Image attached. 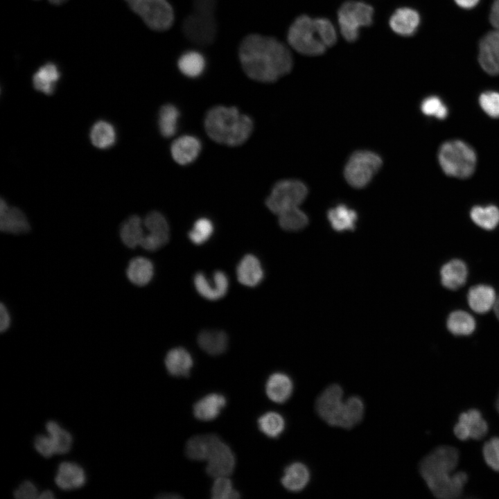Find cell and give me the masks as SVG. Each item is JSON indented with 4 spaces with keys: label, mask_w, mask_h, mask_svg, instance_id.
I'll return each instance as SVG.
<instances>
[{
    "label": "cell",
    "mask_w": 499,
    "mask_h": 499,
    "mask_svg": "<svg viewBox=\"0 0 499 499\" xmlns=\"http://www.w3.org/2000/svg\"><path fill=\"white\" fill-rule=\"evenodd\" d=\"M239 59L246 75L258 82H272L292 67L288 49L275 38L259 34L247 35L239 47Z\"/></svg>",
    "instance_id": "cell-1"
},
{
    "label": "cell",
    "mask_w": 499,
    "mask_h": 499,
    "mask_svg": "<svg viewBox=\"0 0 499 499\" xmlns=\"http://www.w3.org/2000/svg\"><path fill=\"white\" fill-rule=\"evenodd\" d=\"M459 459L457 448L444 445L434 449L421 461V475L436 498L454 499L462 495L468 475L464 471H455Z\"/></svg>",
    "instance_id": "cell-2"
},
{
    "label": "cell",
    "mask_w": 499,
    "mask_h": 499,
    "mask_svg": "<svg viewBox=\"0 0 499 499\" xmlns=\"http://www.w3.org/2000/svg\"><path fill=\"white\" fill-rule=\"evenodd\" d=\"M252 119L235 107L216 106L205 116L204 128L214 141L230 146L244 143L253 130Z\"/></svg>",
    "instance_id": "cell-3"
},
{
    "label": "cell",
    "mask_w": 499,
    "mask_h": 499,
    "mask_svg": "<svg viewBox=\"0 0 499 499\" xmlns=\"http://www.w3.org/2000/svg\"><path fill=\"white\" fill-rule=\"evenodd\" d=\"M438 159L445 174L460 179L471 176L477 162L474 150L460 140L444 142L439 148Z\"/></svg>",
    "instance_id": "cell-4"
},
{
    "label": "cell",
    "mask_w": 499,
    "mask_h": 499,
    "mask_svg": "<svg viewBox=\"0 0 499 499\" xmlns=\"http://www.w3.org/2000/svg\"><path fill=\"white\" fill-rule=\"evenodd\" d=\"M216 0H193V12L184 23V31L192 42L206 45L211 43L216 35L214 17Z\"/></svg>",
    "instance_id": "cell-5"
},
{
    "label": "cell",
    "mask_w": 499,
    "mask_h": 499,
    "mask_svg": "<svg viewBox=\"0 0 499 499\" xmlns=\"http://www.w3.org/2000/svg\"><path fill=\"white\" fill-rule=\"evenodd\" d=\"M288 42L296 51L306 55H319L326 49L317 34L314 19L307 15L298 17L292 24Z\"/></svg>",
    "instance_id": "cell-6"
},
{
    "label": "cell",
    "mask_w": 499,
    "mask_h": 499,
    "mask_svg": "<svg viewBox=\"0 0 499 499\" xmlns=\"http://www.w3.org/2000/svg\"><path fill=\"white\" fill-rule=\"evenodd\" d=\"M308 195L306 186L297 180H283L277 182L265 204L270 211L276 215L299 207Z\"/></svg>",
    "instance_id": "cell-7"
},
{
    "label": "cell",
    "mask_w": 499,
    "mask_h": 499,
    "mask_svg": "<svg viewBox=\"0 0 499 499\" xmlns=\"http://www.w3.org/2000/svg\"><path fill=\"white\" fill-rule=\"evenodd\" d=\"M374 10L362 1H349L344 3L338 12V19L342 35L348 42L356 40L359 29L371 24Z\"/></svg>",
    "instance_id": "cell-8"
},
{
    "label": "cell",
    "mask_w": 499,
    "mask_h": 499,
    "mask_svg": "<svg viewBox=\"0 0 499 499\" xmlns=\"http://www.w3.org/2000/svg\"><path fill=\"white\" fill-rule=\"evenodd\" d=\"M382 166V159L369 150L355 152L349 159L344 170L349 185L356 189L366 186Z\"/></svg>",
    "instance_id": "cell-9"
},
{
    "label": "cell",
    "mask_w": 499,
    "mask_h": 499,
    "mask_svg": "<svg viewBox=\"0 0 499 499\" xmlns=\"http://www.w3.org/2000/svg\"><path fill=\"white\" fill-rule=\"evenodd\" d=\"M129 6L151 29L163 31L168 29L174 21V12L167 0L148 2L127 1Z\"/></svg>",
    "instance_id": "cell-10"
},
{
    "label": "cell",
    "mask_w": 499,
    "mask_h": 499,
    "mask_svg": "<svg viewBox=\"0 0 499 499\" xmlns=\"http://www.w3.org/2000/svg\"><path fill=\"white\" fill-rule=\"evenodd\" d=\"M343 394L339 385L332 384L316 400L315 409L318 416L331 426L343 428L346 408Z\"/></svg>",
    "instance_id": "cell-11"
},
{
    "label": "cell",
    "mask_w": 499,
    "mask_h": 499,
    "mask_svg": "<svg viewBox=\"0 0 499 499\" xmlns=\"http://www.w3.org/2000/svg\"><path fill=\"white\" fill-rule=\"evenodd\" d=\"M453 432L456 437L462 441L469 439L479 440L487 435L488 424L480 410L470 409L459 414Z\"/></svg>",
    "instance_id": "cell-12"
},
{
    "label": "cell",
    "mask_w": 499,
    "mask_h": 499,
    "mask_svg": "<svg viewBox=\"0 0 499 499\" xmlns=\"http://www.w3.org/2000/svg\"><path fill=\"white\" fill-rule=\"evenodd\" d=\"M207 462V473L214 478L231 475L236 463L232 450L221 439L211 451Z\"/></svg>",
    "instance_id": "cell-13"
},
{
    "label": "cell",
    "mask_w": 499,
    "mask_h": 499,
    "mask_svg": "<svg viewBox=\"0 0 499 499\" xmlns=\"http://www.w3.org/2000/svg\"><path fill=\"white\" fill-rule=\"evenodd\" d=\"M193 283L198 292L209 300L221 299L229 288L228 277L222 271H216L211 279L202 272H198L194 277Z\"/></svg>",
    "instance_id": "cell-14"
},
{
    "label": "cell",
    "mask_w": 499,
    "mask_h": 499,
    "mask_svg": "<svg viewBox=\"0 0 499 499\" xmlns=\"http://www.w3.org/2000/svg\"><path fill=\"white\" fill-rule=\"evenodd\" d=\"M478 60L485 72L491 76L499 74V30L487 33L481 40Z\"/></svg>",
    "instance_id": "cell-15"
},
{
    "label": "cell",
    "mask_w": 499,
    "mask_h": 499,
    "mask_svg": "<svg viewBox=\"0 0 499 499\" xmlns=\"http://www.w3.org/2000/svg\"><path fill=\"white\" fill-rule=\"evenodd\" d=\"M30 225L24 212L19 209L10 207L3 199L0 202V229L3 232L22 234L30 230Z\"/></svg>",
    "instance_id": "cell-16"
},
{
    "label": "cell",
    "mask_w": 499,
    "mask_h": 499,
    "mask_svg": "<svg viewBox=\"0 0 499 499\" xmlns=\"http://www.w3.org/2000/svg\"><path fill=\"white\" fill-rule=\"evenodd\" d=\"M55 482L61 489L69 491L81 488L86 482L82 467L71 462H63L58 466Z\"/></svg>",
    "instance_id": "cell-17"
},
{
    "label": "cell",
    "mask_w": 499,
    "mask_h": 499,
    "mask_svg": "<svg viewBox=\"0 0 499 499\" xmlns=\"http://www.w3.org/2000/svg\"><path fill=\"white\" fill-rule=\"evenodd\" d=\"M201 146L200 140L195 137L191 135L180 137L171 145L172 157L177 164L187 165L198 157Z\"/></svg>",
    "instance_id": "cell-18"
},
{
    "label": "cell",
    "mask_w": 499,
    "mask_h": 499,
    "mask_svg": "<svg viewBox=\"0 0 499 499\" xmlns=\"http://www.w3.org/2000/svg\"><path fill=\"white\" fill-rule=\"evenodd\" d=\"M236 275L241 284L254 287L262 281L264 272L259 259L252 254H247L240 261Z\"/></svg>",
    "instance_id": "cell-19"
},
{
    "label": "cell",
    "mask_w": 499,
    "mask_h": 499,
    "mask_svg": "<svg viewBox=\"0 0 499 499\" xmlns=\"http://www.w3.org/2000/svg\"><path fill=\"white\" fill-rule=\"evenodd\" d=\"M420 24L418 12L410 8H400L389 19V26L396 33L402 36L413 35Z\"/></svg>",
    "instance_id": "cell-20"
},
{
    "label": "cell",
    "mask_w": 499,
    "mask_h": 499,
    "mask_svg": "<svg viewBox=\"0 0 499 499\" xmlns=\"http://www.w3.org/2000/svg\"><path fill=\"white\" fill-rule=\"evenodd\" d=\"M468 275L466 263L455 259L446 263L440 270L441 283L448 290H455L464 285Z\"/></svg>",
    "instance_id": "cell-21"
},
{
    "label": "cell",
    "mask_w": 499,
    "mask_h": 499,
    "mask_svg": "<svg viewBox=\"0 0 499 499\" xmlns=\"http://www.w3.org/2000/svg\"><path fill=\"white\" fill-rule=\"evenodd\" d=\"M292 392V380L284 373H273L267 380L265 392L268 398L274 403H285L290 399Z\"/></svg>",
    "instance_id": "cell-22"
},
{
    "label": "cell",
    "mask_w": 499,
    "mask_h": 499,
    "mask_svg": "<svg viewBox=\"0 0 499 499\" xmlns=\"http://www.w3.org/2000/svg\"><path fill=\"white\" fill-rule=\"evenodd\" d=\"M496 298L494 288L485 284L473 286L467 293L469 307L479 314L487 313L493 308Z\"/></svg>",
    "instance_id": "cell-23"
},
{
    "label": "cell",
    "mask_w": 499,
    "mask_h": 499,
    "mask_svg": "<svg viewBox=\"0 0 499 499\" xmlns=\"http://www.w3.org/2000/svg\"><path fill=\"white\" fill-rule=\"evenodd\" d=\"M220 441V437L215 434L195 435L186 442V455L193 460L207 461L211 451Z\"/></svg>",
    "instance_id": "cell-24"
},
{
    "label": "cell",
    "mask_w": 499,
    "mask_h": 499,
    "mask_svg": "<svg viewBox=\"0 0 499 499\" xmlns=\"http://www.w3.org/2000/svg\"><path fill=\"white\" fill-rule=\"evenodd\" d=\"M226 405L225 397L211 393L201 398L193 405V414L198 420L209 421L215 419Z\"/></svg>",
    "instance_id": "cell-25"
},
{
    "label": "cell",
    "mask_w": 499,
    "mask_h": 499,
    "mask_svg": "<svg viewBox=\"0 0 499 499\" xmlns=\"http://www.w3.org/2000/svg\"><path fill=\"white\" fill-rule=\"evenodd\" d=\"M164 362L168 372L176 377H188L193 363L190 353L183 347L170 349Z\"/></svg>",
    "instance_id": "cell-26"
},
{
    "label": "cell",
    "mask_w": 499,
    "mask_h": 499,
    "mask_svg": "<svg viewBox=\"0 0 499 499\" xmlns=\"http://www.w3.org/2000/svg\"><path fill=\"white\" fill-rule=\"evenodd\" d=\"M308 468L301 462H293L284 469L281 482L283 487L292 492L303 490L310 481Z\"/></svg>",
    "instance_id": "cell-27"
},
{
    "label": "cell",
    "mask_w": 499,
    "mask_h": 499,
    "mask_svg": "<svg viewBox=\"0 0 499 499\" xmlns=\"http://www.w3.org/2000/svg\"><path fill=\"white\" fill-rule=\"evenodd\" d=\"M327 219L337 232L353 231L358 220L356 211L345 204H338L327 212Z\"/></svg>",
    "instance_id": "cell-28"
},
{
    "label": "cell",
    "mask_w": 499,
    "mask_h": 499,
    "mask_svg": "<svg viewBox=\"0 0 499 499\" xmlns=\"http://www.w3.org/2000/svg\"><path fill=\"white\" fill-rule=\"evenodd\" d=\"M60 71L53 62H47L40 67L33 76L34 88L45 94H52L60 78Z\"/></svg>",
    "instance_id": "cell-29"
},
{
    "label": "cell",
    "mask_w": 499,
    "mask_h": 499,
    "mask_svg": "<svg viewBox=\"0 0 499 499\" xmlns=\"http://www.w3.org/2000/svg\"><path fill=\"white\" fill-rule=\"evenodd\" d=\"M126 275L133 284L138 286H146L153 277L154 265L150 260L145 257H135L129 262Z\"/></svg>",
    "instance_id": "cell-30"
},
{
    "label": "cell",
    "mask_w": 499,
    "mask_h": 499,
    "mask_svg": "<svg viewBox=\"0 0 499 499\" xmlns=\"http://www.w3.org/2000/svg\"><path fill=\"white\" fill-rule=\"evenodd\" d=\"M200 347L209 355L217 356L224 353L228 345L227 335L222 331L204 330L198 337Z\"/></svg>",
    "instance_id": "cell-31"
},
{
    "label": "cell",
    "mask_w": 499,
    "mask_h": 499,
    "mask_svg": "<svg viewBox=\"0 0 499 499\" xmlns=\"http://www.w3.org/2000/svg\"><path fill=\"white\" fill-rule=\"evenodd\" d=\"M143 222L138 216L129 217L121 226L119 235L123 243L129 248H135L140 245L145 236L143 229Z\"/></svg>",
    "instance_id": "cell-32"
},
{
    "label": "cell",
    "mask_w": 499,
    "mask_h": 499,
    "mask_svg": "<svg viewBox=\"0 0 499 499\" xmlns=\"http://www.w3.org/2000/svg\"><path fill=\"white\" fill-rule=\"evenodd\" d=\"M448 330L454 335H471L475 329L476 324L473 317L469 313L457 310L450 313L446 320Z\"/></svg>",
    "instance_id": "cell-33"
},
{
    "label": "cell",
    "mask_w": 499,
    "mask_h": 499,
    "mask_svg": "<svg viewBox=\"0 0 499 499\" xmlns=\"http://www.w3.org/2000/svg\"><path fill=\"white\" fill-rule=\"evenodd\" d=\"M90 139L92 144L98 148H110L116 142V130L114 127L107 121H97L91 129Z\"/></svg>",
    "instance_id": "cell-34"
},
{
    "label": "cell",
    "mask_w": 499,
    "mask_h": 499,
    "mask_svg": "<svg viewBox=\"0 0 499 499\" xmlns=\"http://www.w3.org/2000/svg\"><path fill=\"white\" fill-rule=\"evenodd\" d=\"M205 59L199 52L190 51L183 53L177 61L180 72L189 78L200 76L205 68Z\"/></svg>",
    "instance_id": "cell-35"
},
{
    "label": "cell",
    "mask_w": 499,
    "mask_h": 499,
    "mask_svg": "<svg viewBox=\"0 0 499 499\" xmlns=\"http://www.w3.org/2000/svg\"><path fill=\"white\" fill-rule=\"evenodd\" d=\"M470 216L475 225L486 230H492L499 224V209L495 205L475 206Z\"/></svg>",
    "instance_id": "cell-36"
},
{
    "label": "cell",
    "mask_w": 499,
    "mask_h": 499,
    "mask_svg": "<svg viewBox=\"0 0 499 499\" xmlns=\"http://www.w3.org/2000/svg\"><path fill=\"white\" fill-rule=\"evenodd\" d=\"M46 430L53 441L55 454H64L71 450L73 438L69 432L62 428L55 421H48L46 424Z\"/></svg>",
    "instance_id": "cell-37"
},
{
    "label": "cell",
    "mask_w": 499,
    "mask_h": 499,
    "mask_svg": "<svg viewBox=\"0 0 499 499\" xmlns=\"http://www.w3.org/2000/svg\"><path fill=\"white\" fill-rule=\"evenodd\" d=\"M180 111L172 104L163 105L159 112L158 125L161 134L164 137L173 136L177 130Z\"/></svg>",
    "instance_id": "cell-38"
},
{
    "label": "cell",
    "mask_w": 499,
    "mask_h": 499,
    "mask_svg": "<svg viewBox=\"0 0 499 499\" xmlns=\"http://www.w3.org/2000/svg\"><path fill=\"white\" fill-rule=\"evenodd\" d=\"M277 216L279 226L287 231L301 230L309 222L307 215L299 207L285 211Z\"/></svg>",
    "instance_id": "cell-39"
},
{
    "label": "cell",
    "mask_w": 499,
    "mask_h": 499,
    "mask_svg": "<svg viewBox=\"0 0 499 499\" xmlns=\"http://www.w3.org/2000/svg\"><path fill=\"white\" fill-rule=\"evenodd\" d=\"M259 430L270 438L278 437L285 428L283 417L278 412L270 411L262 414L257 421Z\"/></svg>",
    "instance_id": "cell-40"
},
{
    "label": "cell",
    "mask_w": 499,
    "mask_h": 499,
    "mask_svg": "<svg viewBox=\"0 0 499 499\" xmlns=\"http://www.w3.org/2000/svg\"><path fill=\"white\" fill-rule=\"evenodd\" d=\"M345 405L343 428L351 429L362 421L365 405L362 400L357 396H351L347 399Z\"/></svg>",
    "instance_id": "cell-41"
},
{
    "label": "cell",
    "mask_w": 499,
    "mask_h": 499,
    "mask_svg": "<svg viewBox=\"0 0 499 499\" xmlns=\"http://www.w3.org/2000/svg\"><path fill=\"white\" fill-rule=\"evenodd\" d=\"M143 225L148 233L169 240V225L164 216L159 211L150 212L143 220Z\"/></svg>",
    "instance_id": "cell-42"
},
{
    "label": "cell",
    "mask_w": 499,
    "mask_h": 499,
    "mask_svg": "<svg viewBox=\"0 0 499 499\" xmlns=\"http://www.w3.org/2000/svg\"><path fill=\"white\" fill-rule=\"evenodd\" d=\"M213 232L212 222L207 218H200L194 222L189 238L193 244L202 245L210 238Z\"/></svg>",
    "instance_id": "cell-43"
},
{
    "label": "cell",
    "mask_w": 499,
    "mask_h": 499,
    "mask_svg": "<svg viewBox=\"0 0 499 499\" xmlns=\"http://www.w3.org/2000/svg\"><path fill=\"white\" fill-rule=\"evenodd\" d=\"M211 492V498L213 499H236L240 498L239 493L233 488L232 482L228 476L215 478Z\"/></svg>",
    "instance_id": "cell-44"
},
{
    "label": "cell",
    "mask_w": 499,
    "mask_h": 499,
    "mask_svg": "<svg viewBox=\"0 0 499 499\" xmlns=\"http://www.w3.org/2000/svg\"><path fill=\"white\" fill-rule=\"evenodd\" d=\"M422 112L430 116H435L439 119H444L448 115V108L442 100L436 96L426 98L421 104Z\"/></svg>",
    "instance_id": "cell-45"
},
{
    "label": "cell",
    "mask_w": 499,
    "mask_h": 499,
    "mask_svg": "<svg viewBox=\"0 0 499 499\" xmlns=\"http://www.w3.org/2000/svg\"><path fill=\"white\" fill-rule=\"evenodd\" d=\"M317 34L326 47L335 44L337 40L336 30L332 23L326 18L314 19Z\"/></svg>",
    "instance_id": "cell-46"
},
{
    "label": "cell",
    "mask_w": 499,
    "mask_h": 499,
    "mask_svg": "<svg viewBox=\"0 0 499 499\" xmlns=\"http://www.w3.org/2000/svg\"><path fill=\"white\" fill-rule=\"evenodd\" d=\"M484 459L492 470L499 472V437H491L482 448Z\"/></svg>",
    "instance_id": "cell-47"
},
{
    "label": "cell",
    "mask_w": 499,
    "mask_h": 499,
    "mask_svg": "<svg viewBox=\"0 0 499 499\" xmlns=\"http://www.w3.org/2000/svg\"><path fill=\"white\" fill-rule=\"evenodd\" d=\"M479 104L489 116L499 117V92L487 91L482 93L479 97Z\"/></svg>",
    "instance_id": "cell-48"
},
{
    "label": "cell",
    "mask_w": 499,
    "mask_h": 499,
    "mask_svg": "<svg viewBox=\"0 0 499 499\" xmlns=\"http://www.w3.org/2000/svg\"><path fill=\"white\" fill-rule=\"evenodd\" d=\"M34 447L38 453L46 458L55 454L53 441L48 434L37 435L34 440Z\"/></svg>",
    "instance_id": "cell-49"
},
{
    "label": "cell",
    "mask_w": 499,
    "mask_h": 499,
    "mask_svg": "<svg viewBox=\"0 0 499 499\" xmlns=\"http://www.w3.org/2000/svg\"><path fill=\"white\" fill-rule=\"evenodd\" d=\"M39 494L37 487L28 480L23 482L13 493L14 497L17 499L38 498Z\"/></svg>",
    "instance_id": "cell-50"
},
{
    "label": "cell",
    "mask_w": 499,
    "mask_h": 499,
    "mask_svg": "<svg viewBox=\"0 0 499 499\" xmlns=\"http://www.w3.org/2000/svg\"><path fill=\"white\" fill-rule=\"evenodd\" d=\"M168 242V240L161 236L148 233L145 234L140 246L148 251H155Z\"/></svg>",
    "instance_id": "cell-51"
},
{
    "label": "cell",
    "mask_w": 499,
    "mask_h": 499,
    "mask_svg": "<svg viewBox=\"0 0 499 499\" xmlns=\"http://www.w3.org/2000/svg\"><path fill=\"white\" fill-rule=\"evenodd\" d=\"M10 316L6 306L3 304L0 305V331H6L10 325Z\"/></svg>",
    "instance_id": "cell-52"
},
{
    "label": "cell",
    "mask_w": 499,
    "mask_h": 499,
    "mask_svg": "<svg viewBox=\"0 0 499 499\" xmlns=\"http://www.w3.org/2000/svg\"><path fill=\"white\" fill-rule=\"evenodd\" d=\"M489 20L492 26L499 30V0H494L492 4Z\"/></svg>",
    "instance_id": "cell-53"
},
{
    "label": "cell",
    "mask_w": 499,
    "mask_h": 499,
    "mask_svg": "<svg viewBox=\"0 0 499 499\" xmlns=\"http://www.w3.org/2000/svg\"><path fill=\"white\" fill-rule=\"evenodd\" d=\"M457 5L464 9H471L475 7L480 0H454Z\"/></svg>",
    "instance_id": "cell-54"
},
{
    "label": "cell",
    "mask_w": 499,
    "mask_h": 499,
    "mask_svg": "<svg viewBox=\"0 0 499 499\" xmlns=\"http://www.w3.org/2000/svg\"><path fill=\"white\" fill-rule=\"evenodd\" d=\"M39 499H53L55 498V496L53 493L50 490H45L41 493H40Z\"/></svg>",
    "instance_id": "cell-55"
},
{
    "label": "cell",
    "mask_w": 499,
    "mask_h": 499,
    "mask_svg": "<svg viewBox=\"0 0 499 499\" xmlns=\"http://www.w3.org/2000/svg\"><path fill=\"white\" fill-rule=\"evenodd\" d=\"M494 313L496 314V317L499 320V296L497 297L494 306H493Z\"/></svg>",
    "instance_id": "cell-56"
},
{
    "label": "cell",
    "mask_w": 499,
    "mask_h": 499,
    "mask_svg": "<svg viewBox=\"0 0 499 499\" xmlns=\"http://www.w3.org/2000/svg\"><path fill=\"white\" fill-rule=\"evenodd\" d=\"M159 498H180V496H179L178 495H176V494L167 493V494H164L163 496H161V495H160V496H159Z\"/></svg>",
    "instance_id": "cell-57"
},
{
    "label": "cell",
    "mask_w": 499,
    "mask_h": 499,
    "mask_svg": "<svg viewBox=\"0 0 499 499\" xmlns=\"http://www.w3.org/2000/svg\"><path fill=\"white\" fill-rule=\"evenodd\" d=\"M51 4L53 5H60L67 1V0H48Z\"/></svg>",
    "instance_id": "cell-58"
},
{
    "label": "cell",
    "mask_w": 499,
    "mask_h": 499,
    "mask_svg": "<svg viewBox=\"0 0 499 499\" xmlns=\"http://www.w3.org/2000/svg\"><path fill=\"white\" fill-rule=\"evenodd\" d=\"M496 410L499 413V394H498V396L496 402Z\"/></svg>",
    "instance_id": "cell-59"
},
{
    "label": "cell",
    "mask_w": 499,
    "mask_h": 499,
    "mask_svg": "<svg viewBox=\"0 0 499 499\" xmlns=\"http://www.w3.org/2000/svg\"><path fill=\"white\" fill-rule=\"evenodd\" d=\"M126 1H128V0H126Z\"/></svg>",
    "instance_id": "cell-60"
}]
</instances>
